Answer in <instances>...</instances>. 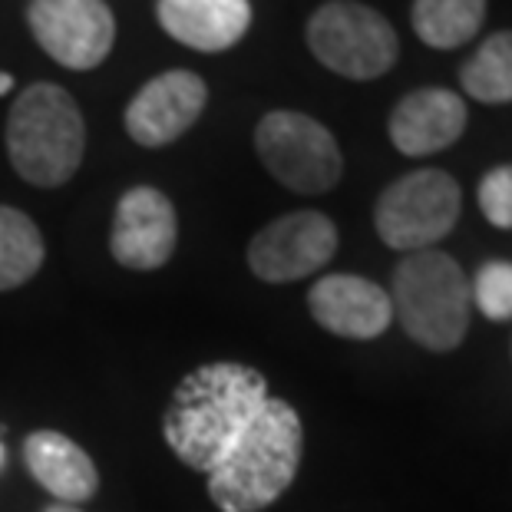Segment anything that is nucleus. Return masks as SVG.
Listing matches in <instances>:
<instances>
[{"label": "nucleus", "instance_id": "f257e3e1", "mask_svg": "<svg viewBox=\"0 0 512 512\" xmlns=\"http://www.w3.org/2000/svg\"><path fill=\"white\" fill-rule=\"evenodd\" d=\"M268 400V384L245 364H205L179 380L162 417V437L169 450L209 476L242 433L252 427Z\"/></svg>", "mask_w": 512, "mask_h": 512}, {"label": "nucleus", "instance_id": "f03ea898", "mask_svg": "<svg viewBox=\"0 0 512 512\" xmlns=\"http://www.w3.org/2000/svg\"><path fill=\"white\" fill-rule=\"evenodd\" d=\"M304 430L288 400L268 397L232 453L209 473V499L222 512H261L294 483Z\"/></svg>", "mask_w": 512, "mask_h": 512}, {"label": "nucleus", "instance_id": "7ed1b4c3", "mask_svg": "<svg viewBox=\"0 0 512 512\" xmlns=\"http://www.w3.org/2000/svg\"><path fill=\"white\" fill-rule=\"evenodd\" d=\"M86 126L80 106L57 83H34L7 116V156L20 179L40 189L70 182L83 162Z\"/></svg>", "mask_w": 512, "mask_h": 512}, {"label": "nucleus", "instance_id": "20e7f679", "mask_svg": "<svg viewBox=\"0 0 512 512\" xmlns=\"http://www.w3.org/2000/svg\"><path fill=\"white\" fill-rule=\"evenodd\" d=\"M390 304H394L400 328L427 351H453L470 331V278L450 255L437 252V248L410 252L394 268Z\"/></svg>", "mask_w": 512, "mask_h": 512}, {"label": "nucleus", "instance_id": "39448f33", "mask_svg": "<svg viewBox=\"0 0 512 512\" xmlns=\"http://www.w3.org/2000/svg\"><path fill=\"white\" fill-rule=\"evenodd\" d=\"M304 37L314 57L347 80H377L394 67L400 53L387 17L357 0H331L318 7Z\"/></svg>", "mask_w": 512, "mask_h": 512}, {"label": "nucleus", "instance_id": "423d86ee", "mask_svg": "<svg viewBox=\"0 0 512 512\" xmlns=\"http://www.w3.org/2000/svg\"><path fill=\"white\" fill-rule=\"evenodd\" d=\"M255 149L265 169L291 192L321 195L341 182V146L328 126L304 113L275 110L261 116L255 129Z\"/></svg>", "mask_w": 512, "mask_h": 512}, {"label": "nucleus", "instance_id": "0eeeda50", "mask_svg": "<svg viewBox=\"0 0 512 512\" xmlns=\"http://www.w3.org/2000/svg\"><path fill=\"white\" fill-rule=\"evenodd\" d=\"M460 185L443 169H420L387 185L377 199L374 225L380 242L397 252H423L453 232L460 219Z\"/></svg>", "mask_w": 512, "mask_h": 512}, {"label": "nucleus", "instance_id": "6e6552de", "mask_svg": "<svg viewBox=\"0 0 512 512\" xmlns=\"http://www.w3.org/2000/svg\"><path fill=\"white\" fill-rule=\"evenodd\" d=\"M27 24L43 53L67 70H93L116 40L113 10L103 0H30Z\"/></svg>", "mask_w": 512, "mask_h": 512}, {"label": "nucleus", "instance_id": "1a4fd4ad", "mask_svg": "<svg viewBox=\"0 0 512 512\" xmlns=\"http://www.w3.org/2000/svg\"><path fill=\"white\" fill-rule=\"evenodd\" d=\"M337 252V228L324 212H291L265 225L248 245V268L268 285L321 271Z\"/></svg>", "mask_w": 512, "mask_h": 512}, {"label": "nucleus", "instance_id": "9d476101", "mask_svg": "<svg viewBox=\"0 0 512 512\" xmlns=\"http://www.w3.org/2000/svg\"><path fill=\"white\" fill-rule=\"evenodd\" d=\"M179 222L172 202L159 189L136 185L116 205L110 252L123 268L156 271L176 252Z\"/></svg>", "mask_w": 512, "mask_h": 512}, {"label": "nucleus", "instance_id": "9b49d317", "mask_svg": "<svg viewBox=\"0 0 512 512\" xmlns=\"http://www.w3.org/2000/svg\"><path fill=\"white\" fill-rule=\"evenodd\" d=\"M205 100H209V86L199 73L169 70L149 80L126 106V133L146 149L169 146L202 116Z\"/></svg>", "mask_w": 512, "mask_h": 512}, {"label": "nucleus", "instance_id": "f8f14e48", "mask_svg": "<svg viewBox=\"0 0 512 512\" xmlns=\"http://www.w3.org/2000/svg\"><path fill=\"white\" fill-rule=\"evenodd\" d=\"M308 308L324 331L351 341H374L394 321L390 294L357 275L321 278L308 294Z\"/></svg>", "mask_w": 512, "mask_h": 512}, {"label": "nucleus", "instance_id": "ddd939ff", "mask_svg": "<svg viewBox=\"0 0 512 512\" xmlns=\"http://www.w3.org/2000/svg\"><path fill=\"white\" fill-rule=\"evenodd\" d=\"M466 129V103L460 93L427 86L413 90L390 113V139L403 156H433L453 146Z\"/></svg>", "mask_w": 512, "mask_h": 512}, {"label": "nucleus", "instance_id": "4468645a", "mask_svg": "<svg viewBox=\"0 0 512 512\" xmlns=\"http://www.w3.org/2000/svg\"><path fill=\"white\" fill-rule=\"evenodd\" d=\"M162 30L199 53H222L235 47L252 27L248 0H159Z\"/></svg>", "mask_w": 512, "mask_h": 512}, {"label": "nucleus", "instance_id": "2eb2a0df", "mask_svg": "<svg viewBox=\"0 0 512 512\" xmlns=\"http://www.w3.org/2000/svg\"><path fill=\"white\" fill-rule=\"evenodd\" d=\"M24 463L30 476L57 496L63 506H80L96 496L100 473L83 446L57 430H37L24 440Z\"/></svg>", "mask_w": 512, "mask_h": 512}, {"label": "nucleus", "instance_id": "dca6fc26", "mask_svg": "<svg viewBox=\"0 0 512 512\" xmlns=\"http://www.w3.org/2000/svg\"><path fill=\"white\" fill-rule=\"evenodd\" d=\"M413 30L427 47L453 50L479 34L486 0H413Z\"/></svg>", "mask_w": 512, "mask_h": 512}, {"label": "nucleus", "instance_id": "f3484780", "mask_svg": "<svg viewBox=\"0 0 512 512\" xmlns=\"http://www.w3.org/2000/svg\"><path fill=\"white\" fill-rule=\"evenodd\" d=\"M43 235L34 219L0 205V291L20 288L43 265Z\"/></svg>", "mask_w": 512, "mask_h": 512}, {"label": "nucleus", "instance_id": "a211bd4d", "mask_svg": "<svg viewBox=\"0 0 512 512\" xmlns=\"http://www.w3.org/2000/svg\"><path fill=\"white\" fill-rule=\"evenodd\" d=\"M463 90L479 103H512V30L483 40L460 70Z\"/></svg>", "mask_w": 512, "mask_h": 512}, {"label": "nucleus", "instance_id": "6ab92c4d", "mask_svg": "<svg viewBox=\"0 0 512 512\" xmlns=\"http://www.w3.org/2000/svg\"><path fill=\"white\" fill-rule=\"evenodd\" d=\"M470 294L489 321H512V261H486L470 281Z\"/></svg>", "mask_w": 512, "mask_h": 512}, {"label": "nucleus", "instance_id": "aec40b11", "mask_svg": "<svg viewBox=\"0 0 512 512\" xmlns=\"http://www.w3.org/2000/svg\"><path fill=\"white\" fill-rule=\"evenodd\" d=\"M479 209L496 228H512V166H496L479 182Z\"/></svg>", "mask_w": 512, "mask_h": 512}, {"label": "nucleus", "instance_id": "412c9836", "mask_svg": "<svg viewBox=\"0 0 512 512\" xmlns=\"http://www.w3.org/2000/svg\"><path fill=\"white\" fill-rule=\"evenodd\" d=\"M10 86H14V76H10V73H0V96L10 93Z\"/></svg>", "mask_w": 512, "mask_h": 512}, {"label": "nucleus", "instance_id": "4be33fe9", "mask_svg": "<svg viewBox=\"0 0 512 512\" xmlns=\"http://www.w3.org/2000/svg\"><path fill=\"white\" fill-rule=\"evenodd\" d=\"M47 512H80V509H76V506H63V503H60V506H50Z\"/></svg>", "mask_w": 512, "mask_h": 512}, {"label": "nucleus", "instance_id": "5701e85b", "mask_svg": "<svg viewBox=\"0 0 512 512\" xmlns=\"http://www.w3.org/2000/svg\"><path fill=\"white\" fill-rule=\"evenodd\" d=\"M0 460H4V446H0Z\"/></svg>", "mask_w": 512, "mask_h": 512}]
</instances>
